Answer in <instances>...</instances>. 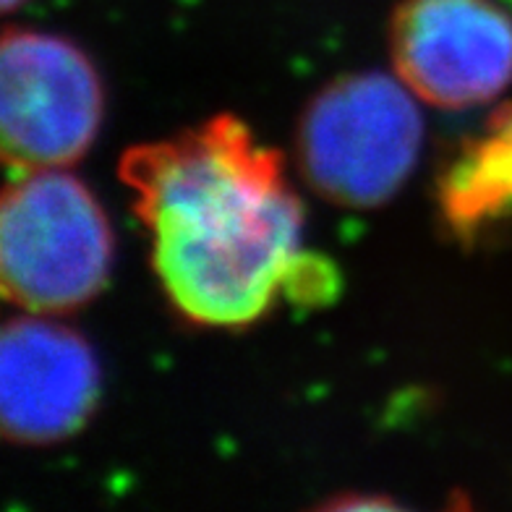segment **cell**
<instances>
[{
	"instance_id": "1",
	"label": "cell",
	"mask_w": 512,
	"mask_h": 512,
	"mask_svg": "<svg viewBox=\"0 0 512 512\" xmlns=\"http://www.w3.org/2000/svg\"><path fill=\"white\" fill-rule=\"evenodd\" d=\"M121 178L152 236V264L183 317L241 327L301 264L304 207L283 160L233 115L128 149Z\"/></svg>"
},
{
	"instance_id": "2",
	"label": "cell",
	"mask_w": 512,
	"mask_h": 512,
	"mask_svg": "<svg viewBox=\"0 0 512 512\" xmlns=\"http://www.w3.org/2000/svg\"><path fill=\"white\" fill-rule=\"evenodd\" d=\"M113 267V230L95 194L63 168L19 173L0 207L3 296L29 314L89 304Z\"/></svg>"
},
{
	"instance_id": "3",
	"label": "cell",
	"mask_w": 512,
	"mask_h": 512,
	"mask_svg": "<svg viewBox=\"0 0 512 512\" xmlns=\"http://www.w3.org/2000/svg\"><path fill=\"white\" fill-rule=\"evenodd\" d=\"M424 142L416 95L366 71L332 81L298 123V168L327 202L377 207L411 178Z\"/></svg>"
},
{
	"instance_id": "4",
	"label": "cell",
	"mask_w": 512,
	"mask_h": 512,
	"mask_svg": "<svg viewBox=\"0 0 512 512\" xmlns=\"http://www.w3.org/2000/svg\"><path fill=\"white\" fill-rule=\"evenodd\" d=\"M102 123L97 68L66 37L8 29L0 45V142L19 173L66 168Z\"/></svg>"
},
{
	"instance_id": "5",
	"label": "cell",
	"mask_w": 512,
	"mask_h": 512,
	"mask_svg": "<svg viewBox=\"0 0 512 512\" xmlns=\"http://www.w3.org/2000/svg\"><path fill=\"white\" fill-rule=\"evenodd\" d=\"M390 45L398 79L437 108H473L512 81V19L494 0H403Z\"/></svg>"
},
{
	"instance_id": "6",
	"label": "cell",
	"mask_w": 512,
	"mask_h": 512,
	"mask_svg": "<svg viewBox=\"0 0 512 512\" xmlns=\"http://www.w3.org/2000/svg\"><path fill=\"white\" fill-rule=\"evenodd\" d=\"M100 364L79 332L45 314L16 317L0 337V426L19 445H53L87 424Z\"/></svg>"
},
{
	"instance_id": "7",
	"label": "cell",
	"mask_w": 512,
	"mask_h": 512,
	"mask_svg": "<svg viewBox=\"0 0 512 512\" xmlns=\"http://www.w3.org/2000/svg\"><path fill=\"white\" fill-rule=\"evenodd\" d=\"M512 204V108L494 118L484 139L465 149L442 183L452 225L473 228Z\"/></svg>"
},
{
	"instance_id": "8",
	"label": "cell",
	"mask_w": 512,
	"mask_h": 512,
	"mask_svg": "<svg viewBox=\"0 0 512 512\" xmlns=\"http://www.w3.org/2000/svg\"><path fill=\"white\" fill-rule=\"evenodd\" d=\"M19 3H24V0H3V8H6V11H14Z\"/></svg>"
}]
</instances>
